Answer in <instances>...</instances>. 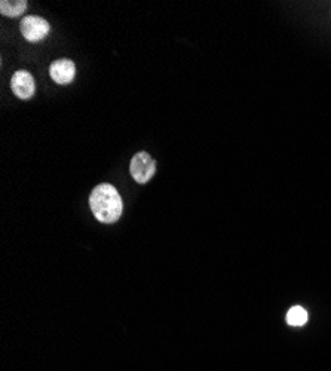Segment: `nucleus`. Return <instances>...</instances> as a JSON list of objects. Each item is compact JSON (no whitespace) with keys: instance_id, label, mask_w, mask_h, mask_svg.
<instances>
[{"instance_id":"nucleus-1","label":"nucleus","mask_w":331,"mask_h":371,"mask_svg":"<svg viewBox=\"0 0 331 371\" xmlns=\"http://www.w3.org/2000/svg\"><path fill=\"white\" fill-rule=\"evenodd\" d=\"M89 206L94 217L104 224L116 223L123 211L122 198L118 190L107 183L97 186L91 192Z\"/></svg>"},{"instance_id":"nucleus-2","label":"nucleus","mask_w":331,"mask_h":371,"mask_svg":"<svg viewBox=\"0 0 331 371\" xmlns=\"http://www.w3.org/2000/svg\"><path fill=\"white\" fill-rule=\"evenodd\" d=\"M155 171H156V162L147 152H138L131 159L130 172L137 183L146 184L149 180H152Z\"/></svg>"},{"instance_id":"nucleus-3","label":"nucleus","mask_w":331,"mask_h":371,"mask_svg":"<svg viewBox=\"0 0 331 371\" xmlns=\"http://www.w3.org/2000/svg\"><path fill=\"white\" fill-rule=\"evenodd\" d=\"M21 35L26 38L28 42H39L48 36L51 26L42 17H38V15H28V17H24L21 24Z\"/></svg>"},{"instance_id":"nucleus-4","label":"nucleus","mask_w":331,"mask_h":371,"mask_svg":"<svg viewBox=\"0 0 331 371\" xmlns=\"http://www.w3.org/2000/svg\"><path fill=\"white\" fill-rule=\"evenodd\" d=\"M11 88H12V92L17 95L18 99L28 100L35 95V91H36L35 77L26 70L15 72L11 79Z\"/></svg>"},{"instance_id":"nucleus-5","label":"nucleus","mask_w":331,"mask_h":371,"mask_svg":"<svg viewBox=\"0 0 331 371\" xmlns=\"http://www.w3.org/2000/svg\"><path fill=\"white\" fill-rule=\"evenodd\" d=\"M50 74L51 79L58 85H67L73 82V79L76 76V66L72 60L61 58L57 60L51 64L50 67Z\"/></svg>"},{"instance_id":"nucleus-6","label":"nucleus","mask_w":331,"mask_h":371,"mask_svg":"<svg viewBox=\"0 0 331 371\" xmlns=\"http://www.w3.org/2000/svg\"><path fill=\"white\" fill-rule=\"evenodd\" d=\"M26 9H27L26 0H17V2H13V0H9V2L8 0H2V2H0V12H2V15H5V17H11V18L20 17Z\"/></svg>"},{"instance_id":"nucleus-7","label":"nucleus","mask_w":331,"mask_h":371,"mask_svg":"<svg viewBox=\"0 0 331 371\" xmlns=\"http://www.w3.org/2000/svg\"><path fill=\"white\" fill-rule=\"evenodd\" d=\"M287 322L291 327H302L308 322V312L302 306H293L287 314Z\"/></svg>"}]
</instances>
